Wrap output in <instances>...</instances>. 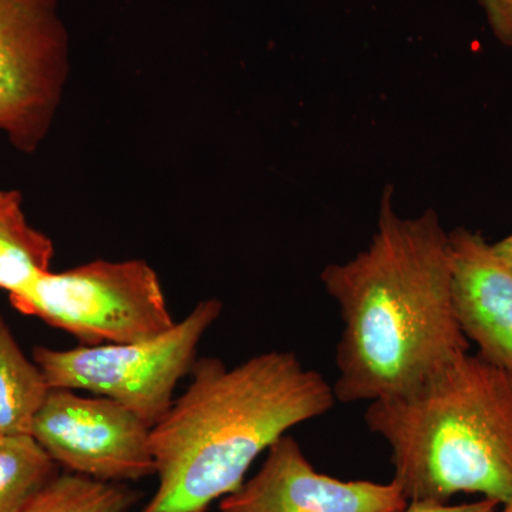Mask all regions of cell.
Segmentation results:
<instances>
[{
    "label": "cell",
    "mask_w": 512,
    "mask_h": 512,
    "mask_svg": "<svg viewBox=\"0 0 512 512\" xmlns=\"http://www.w3.org/2000/svg\"><path fill=\"white\" fill-rule=\"evenodd\" d=\"M448 244L458 325L478 356L512 375V266L470 229L451 231Z\"/></svg>",
    "instance_id": "9"
},
{
    "label": "cell",
    "mask_w": 512,
    "mask_h": 512,
    "mask_svg": "<svg viewBox=\"0 0 512 512\" xmlns=\"http://www.w3.org/2000/svg\"><path fill=\"white\" fill-rule=\"evenodd\" d=\"M493 35L512 46V0H478Z\"/></svg>",
    "instance_id": "14"
},
{
    "label": "cell",
    "mask_w": 512,
    "mask_h": 512,
    "mask_svg": "<svg viewBox=\"0 0 512 512\" xmlns=\"http://www.w3.org/2000/svg\"><path fill=\"white\" fill-rule=\"evenodd\" d=\"M141 494L124 483L59 474L23 512H128Z\"/></svg>",
    "instance_id": "13"
},
{
    "label": "cell",
    "mask_w": 512,
    "mask_h": 512,
    "mask_svg": "<svg viewBox=\"0 0 512 512\" xmlns=\"http://www.w3.org/2000/svg\"><path fill=\"white\" fill-rule=\"evenodd\" d=\"M501 512H512V503L504 505L503 511Z\"/></svg>",
    "instance_id": "17"
},
{
    "label": "cell",
    "mask_w": 512,
    "mask_h": 512,
    "mask_svg": "<svg viewBox=\"0 0 512 512\" xmlns=\"http://www.w3.org/2000/svg\"><path fill=\"white\" fill-rule=\"evenodd\" d=\"M221 312V301L205 299L157 338L67 350L37 346L33 360L50 389L84 390L109 397L153 429L173 406L178 383L190 375L201 339Z\"/></svg>",
    "instance_id": "5"
},
{
    "label": "cell",
    "mask_w": 512,
    "mask_h": 512,
    "mask_svg": "<svg viewBox=\"0 0 512 512\" xmlns=\"http://www.w3.org/2000/svg\"><path fill=\"white\" fill-rule=\"evenodd\" d=\"M399 485L339 480L319 473L301 444L285 434L269 447L258 473L222 498L221 512H402Z\"/></svg>",
    "instance_id": "8"
},
{
    "label": "cell",
    "mask_w": 512,
    "mask_h": 512,
    "mask_svg": "<svg viewBox=\"0 0 512 512\" xmlns=\"http://www.w3.org/2000/svg\"><path fill=\"white\" fill-rule=\"evenodd\" d=\"M50 386L0 316V439L32 436L33 421Z\"/></svg>",
    "instance_id": "11"
},
{
    "label": "cell",
    "mask_w": 512,
    "mask_h": 512,
    "mask_svg": "<svg viewBox=\"0 0 512 512\" xmlns=\"http://www.w3.org/2000/svg\"><path fill=\"white\" fill-rule=\"evenodd\" d=\"M70 70L59 0H0V133L35 153L55 121Z\"/></svg>",
    "instance_id": "6"
},
{
    "label": "cell",
    "mask_w": 512,
    "mask_h": 512,
    "mask_svg": "<svg viewBox=\"0 0 512 512\" xmlns=\"http://www.w3.org/2000/svg\"><path fill=\"white\" fill-rule=\"evenodd\" d=\"M191 383L151 429L158 485L141 512H205L237 491L256 458L289 430L329 413L336 396L293 352L228 367L197 359Z\"/></svg>",
    "instance_id": "2"
},
{
    "label": "cell",
    "mask_w": 512,
    "mask_h": 512,
    "mask_svg": "<svg viewBox=\"0 0 512 512\" xmlns=\"http://www.w3.org/2000/svg\"><path fill=\"white\" fill-rule=\"evenodd\" d=\"M365 423L389 444L407 501L512 503V375L483 357L467 353L412 396L369 403Z\"/></svg>",
    "instance_id": "3"
},
{
    "label": "cell",
    "mask_w": 512,
    "mask_h": 512,
    "mask_svg": "<svg viewBox=\"0 0 512 512\" xmlns=\"http://www.w3.org/2000/svg\"><path fill=\"white\" fill-rule=\"evenodd\" d=\"M59 476V467L32 436L0 439V512H23Z\"/></svg>",
    "instance_id": "12"
},
{
    "label": "cell",
    "mask_w": 512,
    "mask_h": 512,
    "mask_svg": "<svg viewBox=\"0 0 512 512\" xmlns=\"http://www.w3.org/2000/svg\"><path fill=\"white\" fill-rule=\"evenodd\" d=\"M16 311L35 316L83 346L127 345L157 338L175 325L160 278L143 259L87 262L46 272L19 295Z\"/></svg>",
    "instance_id": "4"
},
{
    "label": "cell",
    "mask_w": 512,
    "mask_h": 512,
    "mask_svg": "<svg viewBox=\"0 0 512 512\" xmlns=\"http://www.w3.org/2000/svg\"><path fill=\"white\" fill-rule=\"evenodd\" d=\"M497 501L481 498L476 503L450 505L436 501H409L402 512H497Z\"/></svg>",
    "instance_id": "15"
},
{
    "label": "cell",
    "mask_w": 512,
    "mask_h": 512,
    "mask_svg": "<svg viewBox=\"0 0 512 512\" xmlns=\"http://www.w3.org/2000/svg\"><path fill=\"white\" fill-rule=\"evenodd\" d=\"M52 239L33 228L19 191L0 190V289L19 295L50 271Z\"/></svg>",
    "instance_id": "10"
},
{
    "label": "cell",
    "mask_w": 512,
    "mask_h": 512,
    "mask_svg": "<svg viewBox=\"0 0 512 512\" xmlns=\"http://www.w3.org/2000/svg\"><path fill=\"white\" fill-rule=\"evenodd\" d=\"M392 200L387 187L369 247L320 274L343 323L338 402L412 396L470 348L454 312L450 244L439 215L402 218Z\"/></svg>",
    "instance_id": "1"
},
{
    "label": "cell",
    "mask_w": 512,
    "mask_h": 512,
    "mask_svg": "<svg viewBox=\"0 0 512 512\" xmlns=\"http://www.w3.org/2000/svg\"><path fill=\"white\" fill-rule=\"evenodd\" d=\"M493 247L495 252H497L508 265L512 266V235L504 238L503 241L497 242Z\"/></svg>",
    "instance_id": "16"
},
{
    "label": "cell",
    "mask_w": 512,
    "mask_h": 512,
    "mask_svg": "<svg viewBox=\"0 0 512 512\" xmlns=\"http://www.w3.org/2000/svg\"><path fill=\"white\" fill-rule=\"evenodd\" d=\"M32 437L69 473L124 484L156 474L151 427L109 397L50 389Z\"/></svg>",
    "instance_id": "7"
}]
</instances>
